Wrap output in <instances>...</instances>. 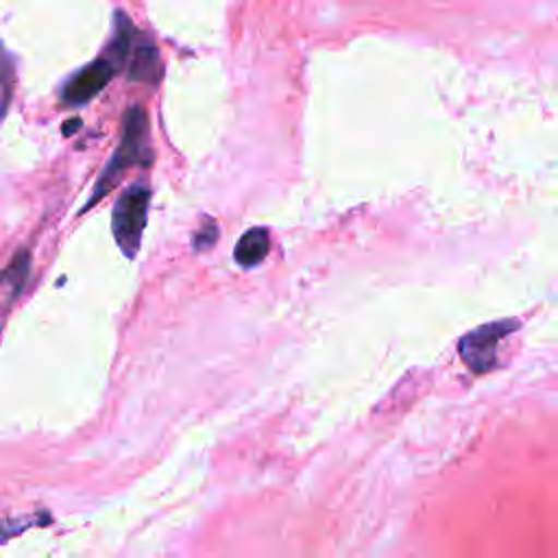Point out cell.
I'll use <instances>...</instances> for the list:
<instances>
[{"label": "cell", "instance_id": "3957f363", "mask_svg": "<svg viewBox=\"0 0 558 558\" xmlns=\"http://www.w3.org/2000/svg\"><path fill=\"white\" fill-rule=\"evenodd\" d=\"M519 327V320L504 318L495 323H486L482 327H475L458 342V353L462 362L473 373H488L497 364V347L499 342L510 336Z\"/></svg>", "mask_w": 558, "mask_h": 558}, {"label": "cell", "instance_id": "277c9868", "mask_svg": "<svg viewBox=\"0 0 558 558\" xmlns=\"http://www.w3.org/2000/svg\"><path fill=\"white\" fill-rule=\"evenodd\" d=\"M118 72V65L109 57H98L76 74H72L61 87V100L70 107H81L92 100Z\"/></svg>", "mask_w": 558, "mask_h": 558}, {"label": "cell", "instance_id": "5b68a950", "mask_svg": "<svg viewBox=\"0 0 558 558\" xmlns=\"http://www.w3.org/2000/svg\"><path fill=\"white\" fill-rule=\"evenodd\" d=\"M126 76L131 81H140V83H148V85H157L161 78V59H159V50L157 46L150 41V37H146L144 33L137 35L129 65H126Z\"/></svg>", "mask_w": 558, "mask_h": 558}, {"label": "cell", "instance_id": "6da1fadb", "mask_svg": "<svg viewBox=\"0 0 558 558\" xmlns=\"http://www.w3.org/2000/svg\"><path fill=\"white\" fill-rule=\"evenodd\" d=\"M150 163H153V148H150L148 113L142 105H131L122 116L120 142H118L111 159L102 168L85 209L96 205L107 192H111V187L118 183L120 174L126 168H131V166H150Z\"/></svg>", "mask_w": 558, "mask_h": 558}, {"label": "cell", "instance_id": "52a82bcc", "mask_svg": "<svg viewBox=\"0 0 558 558\" xmlns=\"http://www.w3.org/2000/svg\"><path fill=\"white\" fill-rule=\"evenodd\" d=\"M28 270H31V255L28 251H20L13 255L11 264L7 266L4 270V283L11 286V299H15L28 277Z\"/></svg>", "mask_w": 558, "mask_h": 558}, {"label": "cell", "instance_id": "8992f818", "mask_svg": "<svg viewBox=\"0 0 558 558\" xmlns=\"http://www.w3.org/2000/svg\"><path fill=\"white\" fill-rule=\"evenodd\" d=\"M268 248H270L268 231L262 227H253L238 240L233 248V259L238 262V266L253 268L268 255Z\"/></svg>", "mask_w": 558, "mask_h": 558}, {"label": "cell", "instance_id": "7a4b0ae2", "mask_svg": "<svg viewBox=\"0 0 558 558\" xmlns=\"http://www.w3.org/2000/svg\"><path fill=\"white\" fill-rule=\"evenodd\" d=\"M148 205H150V187L146 181L131 183L113 203L111 231L120 251L129 259H133L142 246Z\"/></svg>", "mask_w": 558, "mask_h": 558}, {"label": "cell", "instance_id": "ba28073f", "mask_svg": "<svg viewBox=\"0 0 558 558\" xmlns=\"http://www.w3.org/2000/svg\"><path fill=\"white\" fill-rule=\"evenodd\" d=\"M216 235H218L216 225H214V222H211V225H205V227L194 235V248H207V246H211L214 240H216Z\"/></svg>", "mask_w": 558, "mask_h": 558}]
</instances>
